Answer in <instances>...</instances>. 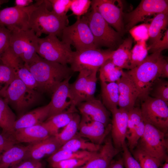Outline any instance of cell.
I'll use <instances>...</instances> for the list:
<instances>
[{"mask_svg":"<svg viewBox=\"0 0 168 168\" xmlns=\"http://www.w3.org/2000/svg\"><path fill=\"white\" fill-rule=\"evenodd\" d=\"M101 145L95 144L84 139L77 134L63 145L59 149H68L74 151H86L94 152L98 151Z\"/></svg>","mask_w":168,"mask_h":168,"instance_id":"cell-32","label":"cell"},{"mask_svg":"<svg viewBox=\"0 0 168 168\" xmlns=\"http://www.w3.org/2000/svg\"><path fill=\"white\" fill-rule=\"evenodd\" d=\"M16 116L9 105L0 96V128L3 134L13 137Z\"/></svg>","mask_w":168,"mask_h":168,"instance_id":"cell-28","label":"cell"},{"mask_svg":"<svg viewBox=\"0 0 168 168\" xmlns=\"http://www.w3.org/2000/svg\"><path fill=\"white\" fill-rule=\"evenodd\" d=\"M160 77L163 78L168 77V63L165 58L161 65Z\"/></svg>","mask_w":168,"mask_h":168,"instance_id":"cell-50","label":"cell"},{"mask_svg":"<svg viewBox=\"0 0 168 168\" xmlns=\"http://www.w3.org/2000/svg\"><path fill=\"white\" fill-rule=\"evenodd\" d=\"M91 7L95 9L105 21L119 34L124 30L123 4L120 0H93Z\"/></svg>","mask_w":168,"mask_h":168,"instance_id":"cell-13","label":"cell"},{"mask_svg":"<svg viewBox=\"0 0 168 168\" xmlns=\"http://www.w3.org/2000/svg\"><path fill=\"white\" fill-rule=\"evenodd\" d=\"M26 66L35 79L39 91L52 94L62 82L72 77L73 72L67 65L48 61L39 55L32 63Z\"/></svg>","mask_w":168,"mask_h":168,"instance_id":"cell-1","label":"cell"},{"mask_svg":"<svg viewBox=\"0 0 168 168\" xmlns=\"http://www.w3.org/2000/svg\"><path fill=\"white\" fill-rule=\"evenodd\" d=\"M111 124L107 126L101 122L82 116L77 134L95 144L101 145L111 132Z\"/></svg>","mask_w":168,"mask_h":168,"instance_id":"cell-15","label":"cell"},{"mask_svg":"<svg viewBox=\"0 0 168 168\" xmlns=\"http://www.w3.org/2000/svg\"><path fill=\"white\" fill-rule=\"evenodd\" d=\"M141 99L140 109L144 122L167 134L168 104L149 96Z\"/></svg>","mask_w":168,"mask_h":168,"instance_id":"cell-11","label":"cell"},{"mask_svg":"<svg viewBox=\"0 0 168 168\" xmlns=\"http://www.w3.org/2000/svg\"><path fill=\"white\" fill-rule=\"evenodd\" d=\"M131 153L142 168H159L163 164L137 147Z\"/></svg>","mask_w":168,"mask_h":168,"instance_id":"cell-36","label":"cell"},{"mask_svg":"<svg viewBox=\"0 0 168 168\" xmlns=\"http://www.w3.org/2000/svg\"><path fill=\"white\" fill-rule=\"evenodd\" d=\"M168 48V30L166 29L161 39L147 47L148 51L151 53H161L162 51Z\"/></svg>","mask_w":168,"mask_h":168,"instance_id":"cell-47","label":"cell"},{"mask_svg":"<svg viewBox=\"0 0 168 168\" xmlns=\"http://www.w3.org/2000/svg\"><path fill=\"white\" fill-rule=\"evenodd\" d=\"M71 77L62 82L52 94L51 100L49 103L50 108L48 118L62 112L72 105V100L69 87Z\"/></svg>","mask_w":168,"mask_h":168,"instance_id":"cell-20","label":"cell"},{"mask_svg":"<svg viewBox=\"0 0 168 168\" xmlns=\"http://www.w3.org/2000/svg\"><path fill=\"white\" fill-rule=\"evenodd\" d=\"M15 77L11 68L3 63L0 64V91L5 90Z\"/></svg>","mask_w":168,"mask_h":168,"instance_id":"cell-40","label":"cell"},{"mask_svg":"<svg viewBox=\"0 0 168 168\" xmlns=\"http://www.w3.org/2000/svg\"><path fill=\"white\" fill-rule=\"evenodd\" d=\"M39 38L30 29L12 31L8 49L27 66L38 55L37 52Z\"/></svg>","mask_w":168,"mask_h":168,"instance_id":"cell-6","label":"cell"},{"mask_svg":"<svg viewBox=\"0 0 168 168\" xmlns=\"http://www.w3.org/2000/svg\"><path fill=\"white\" fill-rule=\"evenodd\" d=\"M148 52L146 41H140L137 42L131 51L130 69L136 67L147 57Z\"/></svg>","mask_w":168,"mask_h":168,"instance_id":"cell-38","label":"cell"},{"mask_svg":"<svg viewBox=\"0 0 168 168\" xmlns=\"http://www.w3.org/2000/svg\"><path fill=\"white\" fill-rule=\"evenodd\" d=\"M149 24L143 23L135 26L129 30L132 37L136 41L146 42L149 38L148 28Z\"/></svg>","mask_w":168,"mask_h":168,"instance_id":"cell-42","label":"cell"},{"mask_svg":"<svg viewBox=\"0 0 168 168\" xmlns=\"http://www.w3.org/2000/svg\"><path fill=\"white\" fill-rule=\"evenodd\" d=\"M39 161L30 159H26L11 168H34Z\"/></svg>","mask_w":168,"mask_h":168,"instance_id":"cell-49","label":"cell"},{"mask_svg":"<svg viewBox=\"0 0 168 168\" xmlns=\"http://www.w3.org/2000/svg\"><path fill=\"white\" fill-rule=\"evenodd\" d=\"M104 142L99 150L92 152L83 166L85 168H109L114 157L122 151L114 147L111 136L106 138Z\"/></svg>","mask_w":168,"mask_h":168,"instance_id":"cell-19","label":"cell"},{"mask_svg":"<svg viewBox=\"0 0 168 168\" xmlns=\"http://www.w3.org/2000/svg\"><path fill=\"white\" fill-rule=\"evenodd\" d=\"M81 117L77 112L71 121L60 133L55 136L62 145L75 137L78 133Z\"/></svg>","mask_w":168,"mask_h":168,"instance_id":"cell-34","label":"cell"},{"mask_svg":"<svg viewBox=\"0 0 168 168\" xmlns=\"http://www.w3.org/2000/svg\"><path fill=\"white\" fill-rule=\"evenodd\" d=\"M76 107L71 105L66 110L48 118L43 122L51 135H56L60 128L64 127L71 121L77 112Z\"/></svg>","mask_w":168,"mask_h":168,"instance_id":"cell-26","label":"cell"},{"mask_svg":"<svg viewBox=\"0 0 168 168\" xmlns=\"http://www.w3.org/2000/svg\"><path fill=\"white\" fill-rule=\"evenodd\" d=\"M85 168L84 166H83V167H78V168Z\"/></svg>","mask_w":168,"mask_h":168,"instance_id":"cell-56","label":"cell"},{"mask_svg":"<svg viewBox=\"0 0 168 168\" xmlns=\"http://www.w3.org/2000/svg\"><path fill=\"white\" fill-rule=\"evenodd\" d=\"M77 106L82 116L98 121L107 126L110 121V113L100 100L95 98L79 103Z\"/></svg>","mask_w":168,"mask_h":168,"instance_id":"cell-21","label":"cell"},{"mask_svg":"<svg viewBox=\"0 0 168 168\" xmlns=\"http://www.w3.org/2000/svg\"><path fill=\"white\" fill-rule=\"evenodd\" d=\"M14 144L0 155V168H11L26 159L29 145Z\"/></svg>","mask_w":168,"mask_h":168,"instance_id":"cell-25","label":"cell"},{"mask_svg":"<svg viewBox=\"0 0 168 168\" xmlns=\"http://www.w3.org/2000/svg\"><path fill=\"white\" fill-rule=\"evenodd\" d=\"M16 144L13 137L0 133V155Z\"/></svg>","mask_w":168,"mask_h":168,"instance_id":"cell-48","label":"cell"},{"mask_svg":"<svg viewBox=\"0 0 168 168\" xmlns=\"http://www.w3.org/2000/svg\"><path fill=\"white\" fill-rule=\"evenodd\" d=\"M164 58L161 52L152 53L136 67L126 72L138 88L139 98L148 96L152 83L161 78V66Z\"/></svg>","mask_w":168,"mask_h":168,"instance_id":"cell-3","label":"cell"},{"mask_svg":"<svg viewBox=\"0 0 168 168\" xmlns=\"http://www.w3.org/2000/svg\"><path fill=\"white\" fill-rule=\"evenodd\" d=\"M100 81L109 83L116 82L121 77L123 69L116 66L110 59L107 60L99 68Z\"/></svg>","mask_w":168,"mask_h":168,"instance_id":"cell-33","label":"cell"},{"mask_svg":"<svg viewBox=\"0 0 168 168\" xmlns=\"http://www.w3.org/2000/svg\"><path fill=\"white\" fill-rule=\"evenodd\" d=\"M26 159L40 161L41 159L49 157L58 151L62 145L55 136H51L42 141L29 144Z\"/></svg>","mask_w":168,"mask_h":168,"instance_id":"cell-22","label":"cell"},{"mask_svg":"<svg viewBox=\"0 0 168 168\" xmlns=\"http://www.w3.org/2000/svg\"><path fill=\"white\" fill-rule=\"evenodd\" d=\"M159 168H168V159L160 166Z\"/></svg>","mask_w":168,"mask_h":168,"instance_id":"cell-53","label":"cell"},{"mask_svg":"<svg viewBox=\"0 0 168 168\" xmlns=\"http://www.w3.org/2000/svg\"><path fill=\"white\" fill-rule=\"evenodd\" d=\"M148 96L168 104V81L161 78L157 79L151 86Z\"/></svg>","mask_w":168,"mask_h":168,"instance_id":"cell-35","label":"cell"},{"mask_svg":"<svg viewBox=\"0 0 168 168\" xmlns=\"http://www.w3.org/2000/svg\"><path fill=\"white\" fill-rule=\"evenodd\" d=\"M144 123V133L136 147L163 163L168 159L167 134L150 124Z\"/></svg>","mask_w":168,"mask_h":168,"instance_id":"cell-8","label":"cell"},{"mask_svg":"<svg viewBox=\"0 0 168 168\" xmlns=\"http://www.w3.org/2000/svg\"><path fill=\"white\" fill-rule=\"evenodd\" d=\"M36 1L30 15V29L39 38L43 34L61 36L63 29L68 26V16H60L49 10V6H52L49 0Z\"/></svg>","mask_w":168,"mask_h":168,"instance_id":"cell-2","label":"cell"},{"mask_svg":"<svg viewBox=\"0 0 168 168\" xmlns=\"http://www.w3.org/2000/svg\"><path fill=\"white\" fill-rule=\"evenodd\" d=\"M98 71V70L92 71L88 76L84 101L95 98L94 95L96 87L97 73Z\"/></svg>","mask_w":168,"mask_h":168,"instance_id":"cell-41","label":"cell"},{"mask_svg":"<svg viewBox=\"0 0 168 168\" xmlns=\"http://www.w3.org/2000/svg\"><path fill=\"white\" fill-rule=\"evenodd\" d=\"M15 6L20 7H24L30 5L33 2L32 0H16Z\"/></svg>","mask_w":168,"mask_h":168,"instance_id":"cell-51","label":"cell"},{"mask_svg":"<svg viewBox=\"0 0 168 168\" xmlns=\"http://www.w3.org/2000/svg\"><path fill=\"white\" fill-rule=\"evenodd\" d=\"M114 50L90 49L80 51H73L69 64L74 72L83 70H98L108 60L110 59Z\"/></svg>","mask_w":168,"mask_h":168,"instance_id":"cell-10","label":"cell"},{"mask_svg":"<svg viewBox=\"0 0 168 168\" xmlns=\"http://www.w3.org/2000/svg\"><path fill=\"white\" fill-rule=\"evenodd\" d=\"M0 96L19 114L36 104L40 97L39 91L29 87L16 77L5 90L0 91Z\"/></svg>","mask_w":168,"mask_h":168,"instance_id":"cell-4","label":"cell"},{"mask_svg":"<svg viewBox=\"0 0 168 168\" xmlns=\"http://www.w3.org/2000/svg\"><path fill=\"white\" fill-rule=\"evenodd\" d=\"M61 37L62 41L71 46L72 45L76 51L97 49L84 15L81 17H77L74 23L66 26L63 30Z\"/></svg>","mask_w":168,"mask_h":168,"instance_id":"cell-7","label":"cell"},{"mask_svg":"<svg viewBox=\"0 0 168 168\" xmlns=\"http://www.w3.org/2000/svg\"><path fill=\"white\" fill-rule=\"evenodd\" d=\"M72 0H50L52 10L58 16L64 17L66 16Z\"/></svg>","mask_w":168,"mask_h":168,"instance_id":"cell-44","label":"cell"},{"mask_svg":"<svg viewBox=\"0 0 168 168\" xmlns=\"http://www.w3.org/2000/svg\"><path fill=\"white\" fill-rule=\"evenodd\" d=\"M93 70H83L79 72L77 77L72 83L69 84V91L72 104L77 107L84 101V97L88 76Z\"/></svg>","mask_w":168,"mask_h":168,"instance_id":"cell-29","label":"cell"},{"mask_svg":"<svg viewBox=\"0 0 168 168\" xmlns=\"http://www.w3.org/2000/svg\"><path fill=\"white\" fill-rule=\"evenodd\" d=\"M90 0H72L70 9L77 17L86 14L91 5Z\"/></svg>","mask_w":168,"mask_h":168,"instance_id":"cell-43","label":"cell"},{"mask_svg":"<svg viewBox=\"0 0 168 168\" xmlns=\"http://www.w3.org/2000/svg\"><path fill=\"white\" fill-rule=\"evenodd\" d=\"M112 115L111 138L114 146L122 150L126 143L128 120V111L116 108L110 111Z\"/></svg>","mask_w":168,"mask_h":168,"instance_id":"cell-18","label":"cell"},{"mask_svg":"<svg viewBox=\"0 0 168 168\" xmlns=\"http://www.w3.org/2000/svg\"><path fill=\"white\" fill-rule=\"evenodd\" d=\"M109 168H124L122 158L115 161L113 160Z\"/></svg>","mask_w":168,"mask_h":168,"instance_id":"cell-52","label":"cell"},{"mask_svg":"<svg viewBox=\"0 0 168 168\" xmlns=\"http://www.w3.org/2000/svg\"><path fill=\"white\" fill-rule=\"evenodd\" d=\"M122 159L125 168H142L138 162L134 158L126 143L123 148Z\"/></svg>","mask_w":168,"mask_h":168,"instance_id":"cell-45","label":"cell"},{"mask_svg":"<svg viewBox=\"0 0 168 168\" xmlns=\"http://www.w3.org/2000/svg\"><path fill=\"white\" fill-rule=\"evenodd\" d=\"M72 52L71 46L60 40L55 35L39 38L37 53L46 60L67 65L70 63Z\"/></svg>","mask_w":168,"mask_h":168,"instance_id":"cell-9","label":"cell"},{"mask_svg":"<svg viewBox=\"0 0 168 168\" xmlns=\"http://www.w3.org/2000/svg\"><path fill=\"white\" fill-rule=\"evenodd\" d=\"M168 24V11L156 14L152 19L148 28L150 45L162 38V32L166 28Z\"/></svg>","mask_w":168,"mask_h":168,"instance_id":"cell-31","label":"cell"},{"mask_svg":"<svg viewBox=\"0 0 168 168\" xmlns=\"http://www.w3.org/2000/svg\"><path fill=\"white\" fill-rule=\"evenodd\" d=\"M166 11H168V0H142L132 11L123 13L126 29L129 30L148 16Z\"/></svg>","mask_w":168,"mask_h":168,"instance_id":"cell-12","label":"cell"},{"mask_svg":"<svg viewBox=\"0 0 168 168\" xmlns=\"http://www.w3.org/2000/svg\"><path fill=\"white\" fill-rule=\"evenodd\" d=\"M11 31L4 26H0V64L2 63L1 57L9 46Z\"/></svg>","mask_w":168,"mask_h":168,"instance_id":"cell-46","label":"cell"},{"mask_svg":"<svg viewBox=\"0 0 168 168\" xmlns=\"http://www.w3.org/2000/svg\"><path fill=\"white\" fill-rule=\"evenodd\" d=\"M51 135L43 124L15 130L13 135L16 143H27L33 144L42 141Z\"/></svg>","mask_w":168,"mask_h":168,"instance_id":"cell-23","label":"cell"},{"mask_svg":"<svg viewBox=\"0 0 168 168\" xmlns=\"http://www.w3.org/2000/svg\"><path fill=\"white\" fill-rule=\"evenodd\" d=\"M84 15L93 35L97 49L104 47L113 50L120 39V34L105 21L94 8Z\"/></svg>","mask_w":168,"mask_h":168,"instance_id":"cell-5","label":"cell"},{"mask_svg":"<svg viewBox=\"0 0 168 168\" xmlns=\"http://www.w3.org/2000/svg\"><path fill=\"white\" fill-rule=\"evenodd\" d=\"M119 92V108L128 111L135 106L139 92L134 83L126 72L116 81Z\"/></svg>","mask_w":168,"mask_h":168,"instance_id":"cell-16","label":"cell"},{"mask_svg":"<svg viewBox=\"0 0 168 168\" xmlns=\"http://www.w3.org/2000/svg\"><path fill=\"white\" fill-rule=\"evenodd\" d=\"M102 103L110 111L118 105L119 92L116 82L107 83L100 81Z\"/></svg>","mask_w":168,"mask_h":168,"instance_id":"cell-30","label":"cell"},{"mask_svg":"<svg viewBox=\"0 0 168 168\" xmlns=\"http://www.w3.org/2000/svg\"><path fill=\"white\" fill-rule=\"evenodd\" d=\"M133 42L131 37L127 38L116 50H114L110 59L117 67L122 69H130Z\"/></svg>","mask_w":168,"mask_h":168,"instance_id":"cell-27","label":"cell"},{"mask_svg":"<svg viewBox=\"0 0 168 168\" xmlns=\"http://www.w3.org/2000/svg\"><path fill=\"white\" fill-rule=\"evenodd\" d=\"M8 48L1 57L2 63L12 68L15 77L21 80L29 87L39 91L37 82L24 62Z\"/></svg>","mask_w":168,"mask_h":168,"instance_id":"cell-17","label":"cell"},{"mask_svg":"<svg viewBox=\"0 0 168 168\" xmlns=\"http://www.w3.org/2000/svg\"><path fill=\"white\" fill-rule=\"evenodd\" d=\"M34 168H44L41 161H39Z\"/></svg>","mask_w":168,"mask_h":168,"instance_id":"cell-54","label":"cell"},{"mask_svg":"<svg viewBox=\"0 0 168 168\" xmlns=\"http://www.w3.org/2000/svg\"><path fill=\"white\" fill-rule=\"evenodd\" d=\"M6 1L4 0H0V7L2 3L3 2H6Z\"/></svg>","mask_w":168,"mask_h":168,"instance_id":"cell-55","label":"cell"},{"mask_svg":"<svg viewBox=\"0 0 168 168\" xmlns=\"http://www.w3.org/2000/svg\"><path fill=\"white\" fill-rule=\"evenodd\" d=\"M92 152L90 155L84 157L74 158L49 164L52 168H77L86 164L90 158Z\"/></svg>","mask_w":168,"mask_h":168,"instance_id":"cell-39","label":"cell"},{"mask_svg":"<svg viewBox=\"0 0 168 168\" xmlns=\"http://www.w3.org/2000/svg\"><path fill=\"white\" fill-rule=\"evenodd\" d=\"M35 6V3L24 7L15 6L0 10V26L11 31L30 29V15Z\"/></svg>","mask_w":168,"mask_h":168,"instance_id":"cell-14","label":"cell"},{"mask_svg":"<svg viewBox=\"0 0 168 168\" xmlns=\"http://www.w3.org/2000/svg\"><path fill=\"white\" fill-rule=\"evenodd\" d=\"M49 108V103L23 114L16 120L15 130L42 123L48 118Z\"/></svg>","mask_w":168,"mask_h":168,"instance_id":"cell-24","label":"cell"},{"mask_svg":"<svg viewBox=\"0 0 168 168\" xmlns=\"http://www.w3.org/2000/svg\"><path fill=\"white\" fill-rule=\"evenodd\" d=\"M92 152L86 151H74L68 149H59L49 157L47 161L50 164L74 158L84 157L90 155Z\"/></svg>","mask_w":168,"mask_h":168,"instance_id":"cell-37","label":"cell"}]
</instances>
